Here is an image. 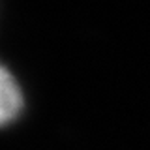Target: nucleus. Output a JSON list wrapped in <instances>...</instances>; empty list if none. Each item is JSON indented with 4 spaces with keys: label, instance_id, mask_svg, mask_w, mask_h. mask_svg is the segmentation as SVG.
Wrapping results in <instances>:
<instances>
[{
    "label": "nucleus",
    "instance_id": "obj_1",
    "mask_svg": "<svg viewBox=\"0 0 150 150\" xmlns=\"http://www.w3.org/2000/svg\"><path fill=\"white\" fill-rule=\"evenodd\" d=\"M25 111V94L15 75L4 66L0 75V120L4 126L15 122Z\"/></svg>",
    "mask_w": 150,
    "mask_h": 150
}]
</instances>
